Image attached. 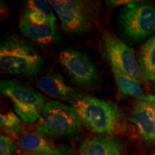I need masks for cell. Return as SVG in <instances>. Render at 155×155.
Here are the masks:
<instances>
[{
	"instance_id": "cell-6",
	"label": "cell",
	"mask_w": 155,
	"mask_h": 155,
	"mask_svg": "<svg viewBox=\"0 0 155 155\" xmlns=\"http://www.w3.org/2000/svg\"><path fill=\"white\" fill-rule=\"evenodd\" d=\"M119 22L128 38L144 41L155 34V5L134 1L128 4L120 13Z\"/></svg>"
},
{
	"instance_id": "cell-20",
	"label": "cell",
	"mask_w": 155,
	"mask_h": 155,
	"mask_svg": "<svg viewBox=\"0 0 155 155\" xmlns=\"http://www.w3.org/2000/svg\"><path fill=\"white\" fill-rule=\"evenodd\" d=\"M153 91H154V92L155 93V79L154 81V85H153Z\"/></svg>"
},
{
	"instance_id": "cell-14",
	"label": "cell",
	"mask_w": 155,
	"mask_h": 155,
	"mask_svg": "<svg viewBox=\"0 0 155 155\" xmlns=\"http://www.w3.org/2000/svg\"><path fill=\"white\" fill-rule=\"evenodd\" d=\"M137 58L145 80L154 82L155 79V34L141 46L137 53Z\"/></svg>"
},
{
	"instance_id": "cell-10",
	"label": "cell",
	"mask_w": 155,
	"mask_h": 155,
	"mask_svg": "<svg viewBox=\"0 0 155 155\" xmlns=\"http://www.w3.org/2000/svg\"><path fill=\"white\" fill-rule=\"evenodd\" d=\"M36 86L51 98L69 103L78 94L68 86L61 74L56 73L43 75L37 81Z\"/></svg>"
},
{
	"instance_id": "cell-4",
	"label": "cell",
	"mask_w": 155,
	"mask_h": 155,
	"mask_svg": "<svg viewBox=\"0 0 155 155\" xmlns=\"http://www.w3.org/2000/svg\"><path fill=\"white\" fill-rule=\"evenodd\" d=\"M49 4L61 21L62 28L71 35L88 32L98 19V3L83 0H50Z\"/></svg>"
},
{
	"instance_id": "cell-21",
	"label": "cell",
	"mask_w": 155,
	"mask_h": 155,
	"mask_svg": "<svg viewBox=\"0 0 155 155\" xmlns=\"http://www.w3.org/2000/svg\"><path fill=\"white\" fill-rule=\"evenodd\" d=\"M154 119H155V106H154Z\"/></svg>"
},
{
	"instance_id": "cell-3",
	"label": "cell",
	"mask_w": 155,
	"mask_h": 155,
	"mask_svg": "<svg viewBox=\"0 0 155 155\" xmlns=\"http://www.w3.org/2000/svg\"><path fill=\"white\" fill-rule=\"evenodd\" d=\"M82 121L73 106L48 101L35 126V131L50 137H73L80 132Z\"/></svg>"
},
{
	"instance_id": "cell-15",
	"label": "cell",
	"mask_w": 155,
	"mask_h": 155,
	"mask_svg": "<svg viewBox=\"0 0 155 155\" xmlns=\"http://www.w3.org/2000/svg\"><path fill=\"white\" fill-rule=\"evenodd\" d=\"M111 71L118 89L123 96L132 97L137 100L145 96L139 81L114 67H111Z\"/></svg>"
},
{
	"instance_id": "cell-11",
	"label": "cell",
	"mask_w": 155,
	"mask_h": 155,
	"mask_svg": "<svg viewBox=\"0 0 155 155\" xmlns=\"http://www.w3.org/2000/svg\"><path fill=\"white\" fill-rule=\"evenodd\" d=\"M19 28L23 35L42 47L56 42L59 38L56 27L50 23L36 24L23 17L19 21Z\"/></svg>"
},
{
	"instance_id": "cell-18",
	"label": "cell",
	"mask_w": 155,
	"mask_h": 155,
	"mask_svg": "<svg viewBox=\"0 0 155 155\" xmlns=\"http://www.w3.org/2000/svg\"><path fill=\"white\" fill-rule=\"evenodd\" d=\"M18 152L17 143L10 136H0V155H15Z\"/></svg>"
},
{
	"instance_id": "cell-9",
	"label": "cell",
	"mask_w": 155,
	"mask_h": 155,
	"mask_svg": "<svg viewBox=\"0 0 155 155\" xmlns=\"http://www.w3.org/2000/svg\"><path fill=\"white\" fill-rule=\"evenodd\" d=\"M154 106L155 96L150 94H145L137 100L131 112V121L138 129L141 138L147 142L155 140Z\"/></svg>"
},
{
	"instance_id": "cell-7",
	"label": "cell",
	"mask_w": 155,
	"mask_h": 155,
	"mask_svg": "<svg viewBox=\"0 0 155 155\" xmlns=\"http://www.w3.org/2000/svg\"><path fill=\"white\" fill-rule=\"evenodd\" d=\"M101 42L104 55L111 67L119 69L140 83L146 81L132 48L109 31L103 33Z\"/></svg>"
},
{
	"instance_id": "cell-17",
	"label": "cell",
	"mask_w": 155,
	"mask_h": 155,
	"mask_svg": "<svg viewBox=\"0 0 155 155\" xmlns=\"http://www.w3.org/2000/svg\"><path fill=\"white\" fill-rule=\"evenodd\" d=\"M25 6L35 9L42 13L53 25H55L56 18L51 9V6L47 1L42 0H30L25 2Z\"/></svg>"
},
{
	"instance_id": "cell-12",
	"label": "cell",
	"mask_w": 155,
	"mask_h": 155,
	"mask_svg": "<svg viewBox=\"0 0 155 155\" xmlns=\"http://www.w3.org/2000/svg\"><path fill=\"white\" fill-rule=\"evenodd\" d=\"M16 143L17 153L20 155H33L56 147L48 137L36 131L22 134L18 137Z\"/></svg>"
},
{
	"instance_id": "cell-22",
	"label": "cell",
	"mask_w": 155,
	"mask_h": 155,
	"mask_svg": "<svg viewBox=\"0 0 155 155\" xmlns=\"http://www.w3.org/2000/svg\"><path fill=\"white\" fill-rule=\"evenodd\" d=\"M154 155H155V154H154Z\"/></svg>"
},
{
	"instance_id": "cell-19",
	"label": "cell",
	"mask_w": 155,
	"mask_h": 155,
	"mask_svg": "<svg viewBox=\"0 0 155 155\" xmlns=\"http://www.w3.org/2000/svg\"><path fill=\"white\" fill-rule=\"evenodd\" d=\"M33 155H74L72 151L67 147H56L53 150Z\"/></svg>"
},
{
	"instance_id": "cell-13",
	"label": "cell",
	"mask_w": 155,
	"mask_h": 155,
	"mask_svg": "<svg viewBox=\"0 0 155 155\" xmlns=\"http://www.w3.org/2000/svg\"><path fill=\"white\" fill-rule=\"evenodd\" d=\"M79 155H121L119 143L106 136L93 137L85 140L79 148Z\"/></svg>"
},
{
	"instance_id": "cell-2",
	"label": "cell",
	"mask_w": 155,
	"mask_h": 155,
	"mask_svg": "<svg viewBox=\"0 0 155 155\" xmlns=\"http://www.w3.org/2000/svg\"><path fill=\"white\" fill-rule=\"evenodd\" d=\"M44 60L34 46L17 35L4 39L0 45V69L8 75L32 78L43 69Z\"/></svg>"
},
{
	"instance_id": "cell-5",
	"label": "cell",
	"mask_w": 155,
	"mask_h": 155,
	"mask_svg": "<svg viewBox=\"0 0 155 155\" xmlns=\"http://www.w3.org/2000/svg\"><path fill=\"white\" fill-rule=\"evenodd\" d=\"M0 91L12 103L19 118L28 125L38 121L47 103L38 91L11 80L0 81Z\"/></svg>"
},
{
	"instance_id": "cell-8",
	"label": "cell",
	"mask_w": 155,
	"mask_h": 155,
	"mask_svg": "<svg viewBox=\"0 0 155 155\" xmlns=\"http://www.w3.org/2000/svg\"><path fill=\"white\" fill-rule=\"evenodd\" d=\"M58 59L64 71L77 86L91 88L99 81L96 65L82 52L65 48L60 52Z\"/></svg>"
},
{
	"instance_id": "cell-1",
	"label": "cell",
	"mask_w": 155,
	"mask_h": 155,
	"mask_svg": "<svg viewBox=\"0 0 155 155\" xmlns=\"http://www.w3.org/2000/svg\"><path fill=\"white\" fill-rule=\"evenodd\" d=\"M87 129L99 134H115L124 126V116L118 106L91 95L78 93L70 102Z\"/></svg>"
},
{
	"instance_id": "cell-16",
	"label": "cell",
	"mask_w": 155,
	"mask_h": 155,
	"mask_svg": "<svg viewBox=\"0 0 155 155\" xmlns=\"http://www.w3.org/2000/svg\"><path fill=\"white\" fill-rule=\"evenodd\" d=\"M22 121L19 116L11 110L2 111L0 114V127L1 130L12 137H19L24 134Z\"/></svg>"
}]
</instances>
